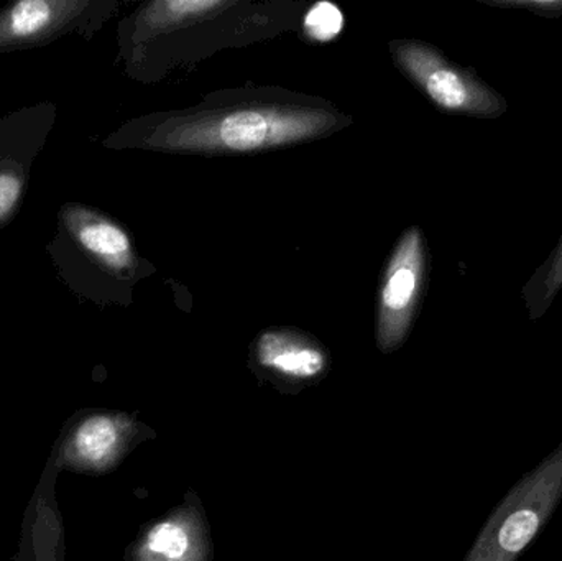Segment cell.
<instances>
[{"label":"cell","mask_w":562,"mask_h":561,"mask_svg":"<svg viewBox=\"0 0 562 561\" xmlns=\"http://www.w3.org/2000/svg\"><path fill=\"white\" fill-rule=\"evenodd\" d=\"M340 115L329 109L244 102L180 112L155 125L148 147L184 154H249L329 134Z\"/></svg>","instance_id":"cell-1"},{"label":"cell","mask_w":562,"mask_h":561,"mask_svg":"<svg viewBox=\"0 0 562 561\" xmlns=\"http://www.w3.org/2000/svg\"><path fill=\"white\" fill-rule=\"evenodd\" d=\"M562 501V444L525 474L488 517L464 561H517Z\"/></svg>","instance_id":"cell-2"},{"label":"cell","mask_w":562,"mask_h":561,"mask_svg":"<svg viewBox=\"0 0 562 561\" xmlns=\"http://www.w3.org/2000/svg\"><path fill=\"white\" fill-rule=\"evenodd\" d=\"M393 58L409 81L441 111L475 119H498L508 111L507 99L497 89L472 69L449 61L428 43L396 42Z\"/></svg>","instance_id":"cell-3"},{"label":"cell","mask_w":562,"mask_h":561,"mask_svg":"<svg viewBox=\"0 0 562 561\" xmlns=\"http://www.w3.org/2000/svg\"><path fill=\"white\" fill-rule=\"evenodd\" d=\"M426 272L425 236L418 226L408 227L393 250L380 289L376 343L383 352L395 351L408 336L425 292Z\"/></svg>","instance_id":"cell-4"},{"label":"cell","mask_w":562,"mask_h":561,"mask_svg":"<svg viewBox=\"0 0 562 561\" xmlns=\"http://www.w3.org/2000/svg\"><path fill=\"white\" fill-rule=\"evenodd\" d=\"M257 361L273 374L291 381L319 378L327 355L314 339L291 329H270L257 339Z\"/></svg>","instance_id":"cell-5"},{"label":"cell","mask_w":562,"mask_h":561,"mask_svg":"<svg viewBox=\"0 0 562 561\" xmlns=\"http://www.w3.org/2000/svg\"><path fill=\"white\" fill-rule=\"evenodd\" d=\"M206 542L198 517L178 513L151 527L138 550V561H204Z\"/></svg>","instance_id":"cell-6"},{"label":"cell","mask_w":562,"mask_h":561,"mask_svg":"<svg viewBox=\"0 0 562 561\" xmlns=\"http://www.w3.org/2000/svg\"><path fill=\"white\" fill-rule=\"evenodd\" d=\"M78 239L86 250L112 270L125 272L134 267L135 256L131 237L112 221L98 216L82 221L78 229Z\"/></svg>","instance_id":"cell-7"},{"label":"cell","mask_w":562,"mask_h":561,"mask_svg":"<svg viewBox=\"0 0 562 561\" xmlns=\"http://www.w3.org/2000/svg\"><path fill=\"white\" fill-rule=\"evenodd\" d=\"M562 290V234L548 259L535 270L521 290L531 322L543 318Z\"/></svg>","instance_id":"cell-8"},{"label":"cell","mask_w":562,"mask_h":561,"mask_svg":"<svg viewBox=\"0 0 562 561\" xmlns=\"http://www.w3.org/2000/svg\"><path fill=\"white\" fill-rule=\"evenodd\" d=\"M122 444V427L111 417H92L79 427L75 447L89 463L101 464L117 453Z\"/></svg>","instance_id":"cell-9"},{"label":"cell","mask_w":562,"mask_h":561,"mask_svg":"<svg viewBox=\"0 0 562 561\" xmlns=\"http://www.w3.org/2000/svg\"><path fill=\"white\" fill-rule=\"evenodd\" d=\"M231 5L233 3L221 0H164L148 5L145 22L155 30L177 29Z\"/></svg>","instance_id":"cell-10"},{"label":"cell","mask_w":562,"mask_h":561,"mask_svg":"<svg viewBox=\"0 0 562 561\" xmlns=\"http://www.w3.org/2000/svg\"><path fill=\"white\" fill-rule=\"evenodd\" d=\"M55 3L45 0H23L10 10L7 30L13 38H29L43 32L56 16Z\"/></svg>","instance_id":"cell-11"},{"label":"cell","mask_w":562,"mask_h":561,"mask_svg":"<svg viewBox=\"0 0 562 561\" xmlns=\"http://www.w3.org/2000/svg\"><path fill=\"white\" fill-rule=\"evenodd\" d=\"M342 12L330 2L314 3L304 16V32L314 42H330L342 32Z\"/></svg>","instance_id":"cell-12"},{"label":"cell","mask_w":562,"mask_h":561,"mask_svg":"<svg viewBox=\"0 0 562 561\" xmlns=\"http://www.w3.org/2000/svg\"><path fill=\"white\" fill-rule=\"evenodd\" d=\"M481 2L497 9L527 10L544 19L562 16V0H481Z\"/></svg>","instance_id":"cell-13"},{"label":"cell","mask_w":562,"mask_h":561,"mask_svg":"<svg viewBox=\"0 0 562 561\" xmlns=\"http://www.w3.org/2000/svg\"><path fill=\"white\" fill-rule=\"evenodd\" d=\"M22 194V181L12 173H0V220L10 213Z\"/></svg>","instance_id":"cell-14"}]
</instances>
